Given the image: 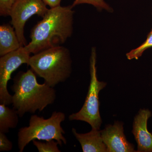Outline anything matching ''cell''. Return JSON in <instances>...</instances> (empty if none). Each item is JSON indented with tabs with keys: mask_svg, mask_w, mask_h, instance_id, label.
Here are the masks:
<instances>
[{
	"mask_svg": "<svg viewBox=\"0 0 152 152\" xmlns=\"http://www.w3.org/2000/svg\"><path fill=\"white\" fill-rule=\"evenodd\" d=\"M18 0H0V15L10 16L11 10Z\"/></svg>",
	"mask_w": 152,
	"mask_h": 152,
	"instance_id": "16",
	"label": "cell"
},
{
	"mask_svg": "<svg viewBox=\"0 0 152 152\" xmlns=\"http://www.w3.org/2000/svg\"><path fill=\"white\" fill-rule=\"evenodd\" d=\"M152 47V29L149 34H148L146 41L137 48L131 50L126 54L127 58L129 60L133 59H138L141 56L143 53L147 49Z\"/></svg>",
	"mask_w": 152,
	"mask_h": 152,
	"instance_id": "13",
	"label": "cell"
},
{
	"mask_svg": "<svg viewBox=\"0 0 152 152\" xmlns=\"http://www.w3.org/2000/svg\"></svg>",
	"mask_w": 152,
	"mask_h": 152,
	"instance_id": "19",
	"label": "cell"
},
{
	"mask_svg": "<svg viewBox=\"0 0 152 152\" xmlns=\"http://www.w3.org/2000/svg\"><path fill=\"white\" fill-rule=\"evenodd\" d=\"M96 65V53L95 48H93L90 59L91 80L86 100L81 110L70 115L69 119L86 122L91 125L93 129L99 130L102 123L99 112V93L107 83L98 80Z\"/></svg>",
	"mask_w": 152,
	"mask_h": 152,
	"instance_id": "5",
	"label": "cell"
},
{
	"mask_svg": "<svg viewBox=\"0 0 152 152\" xmlns=\"http://www.w3.org/2000/svg\"><path fill=\"white\" fill-rule=\"evenodd\" d=\"M30 53L24 47L1 56L0 58V103L12 104V96L9 94L7 84L12 74L22 64L28 65Z\"/></svg>",
	"mask_w": 152,
	"mask_h": 152,
	"instance_id": "7",
	"label": "cell"
},
{
	"mask_svg": "<svg viewBox=\"0 0 152 152\" xmlns=\"http://www.w3.org/2000/svg\"><path fill=\"white\" fill-rule=\"evenodd\" d=\"M34 145L37 148L39 152H61L58 145V142L55 140L47 141L45 142L37 141L36 140L33 141Z\"/></svg>",
	"mask_w": 152,
	"mask_h": 152,
	"instance_id": "14",
	"label": "cell"
},
{
	"mask_svg": "<svg viewBox=\"0 0 152 152\" xmlns=\"http://www.w3.org/2000/svg\"><path fill=\"white\" fill-rule=\"evenodd\" d=\"M28 66L42 78L45 83L54 87L64 83L72 72V60L69 49L63 46L50 48L30 57Z\"/></svg>",
	"mask_w": 152,
	"mask_h": 152,
	"instance_id": "3",
	"label": "cell"
},
{
	"mask_svg": "<svg viewBox=\"0 0 152 152\" xmlns=\"http://www.w3.org/2000/svg\"><path fill=\"white\" fill-rule=\"evenodd\" d=\"M151 116L149 110L140 109L134 118L132 133L137 144V152H152V134L147 127Z\"/></svg>",
	"mask_w": 152,
	"mask_h": 152,
	"instance_id": "9",
	"label": "cell"
},
{
	"mask_svg": "<svg viewBox=\"0 0 152 152\" xmlns=\"http://www.w3.org/2000/svg\"><path fill=\"white\" fill-rule=\"evenodd\" d=\"M101 131L108 152H137L135 150L134 145L127 140L122 122L116 121L113 125H106Z\"/></svg>",
	"mask_w": 152,
	"mask_h": 152,
	"instance_id": "8",
	"label": "cell"
},
{
	"mask_svg": "<svg viewBox=\"0 0 152 152\" xmlns=\"http://www.w3.org/2000/svg\"><path fill=\"white\" fill-rule=\"evenodd\" d=\"M85 4L92 5L99 11L104 10L107 12H112L113 11L104 0H75L72 6L74 7L78 5Z\"/></svg>",
	"mask_w": 152,
	"mask_h": 152,
	"instance_id": "15",
	"label": "cell"
},
{
	"mask_svg": "<svg viewBox=\"0 0 152 152\" xmlns=\"http://www.w3.org/2000/svg\"><path fill=\"white\" fill-rule=\"evenodd\" d=\"M49 9L42 0H18L11 10L10 16L11 23L15 31L21 46L28 45L25 37L24 27L28 20L34 15L43 18Z\"/></svg>",
	"mask_w": 152,
	"mask_h": 152,
	"instance_id": "6",
	"label": "cell"
},
{
	"mask_svg": "<svg viewBox=\"0 0 152 152\" xmlns=\"http://www.w3.org/2000/svg\"><path fill=\"white\" fill-rule=\"evenodd\" d=\"M13 81L11 86L14 92L12 104L21 118L27 113L34 114L37 110L42 111L56 101V90L46 83L39 84L35 73L31 69L26 72H19Z\"/></svg>",
	"mask_w": 152,
	"mask_h": 152,
	"instance_id": "2",
	"label": "cell"
},
{
	"mask_svg": "<svg viewBox=\"0 0 152 152\" xmlns=\"http://www.w3.org/2000/svg\"><path fill=\"white\" fill-rule=\"evenodd\" d=\"M12 148V143L8 139L5 133L0 132V151H10Z\"/></svg>",
	"mask_w": 152,
	"mask_h": 152,
	"instance_id": "17",
	"label": "cell"
},
{
	"mask_svg": "<svg viewBox=\"0 0 152 152\" xmlns=\"http://www.w3.org/2000/svg\"><path fill=\"white\" fill-rule=\"evenodd\" d=\"M62 112H54L48 119L32 115L30 118L28 126L22 127L18 132V147L19 152H23L26 146L34 140H55L61 146L66 145L67 140L64 134L65 132L61 126L65 120Z\"/></svg>",
	"mask_w": 152,
	"mask_h": 152,
	"instance_id": "4",
	"label": "cell"
},
{
	"mask_svg": "<svg viewBox=\"0 0 152 152\" xmlns=\"http://www.w3.org/2000/svg\"><path fill=\"white\" fill-rule=\"evenodd\" d=\"M73 8L72 5L60 6L49 9L42 20L32 29L31 42L24 47L26 51L35 54L64 44L73 32Z\"/></svg>",
	"mask_w": 152,
	"mask_h": 152,
	"instance_id": "1",
	"label": "cell"
},
{
	"mask_svg": "<svg viewBox=\"0 0 152 152\" xmlns=\"http://www.w3.org/2000/svg\"><path fill=\"white\" fill-rule=\"evenodd\" d=\"M19 117L16 110L10 108L5 104H0V132L7 134L10 129L16 128Z\"/></svg>",
	"mask_w": 152,
	"mask_h": 152,
	"instance_id": "12",
	"label": "cell"
},
{
	"mask_svg": "<svg viewBox=\"0 0 152 152\" xmlns=\"http://www.w3.org/2000/svg\"><path fill=\"white\" fill-rule=\"evenodd\" d=\"M13 27L9 24L0 26V56L16 50L21 47Z\"/></svg>",
	"mask_w": 152,
	"mask_h": 152,
	"instance_id": "11",
	"label": "cell"
},
{
	"mask_svg": "<svg viewBox=\"0 0 152 152\" xmlns=\"http://www.w3.org/2000/svg\"><path fill=\"white\" fill-rule=\"evenodd\" d=\"M47 6L50 7V8H53L61 6V3L63 0H42Z\"/></svg>",
	"mask_w": 152,
	"mask_h": 152,
	"instance_id": "18",
	"label": "cell"
},
{
	"mask_svg": "<svg viewBox=\"0 0 152 152\" xmlns=\"http://www.w3.org/2000/svg\"><path fill=\"white\" fill-rule=\"evenodd\" d=\"M72 132L80 144L83 152H108L100 130L92 129L89 132L81 134L78 133L75 128H72Z\"/></svg>",
	"mask_w": 152,
	"mask_h": 152,
	"instance_id": "10",
	"label": "cell"
}]
</instances>
